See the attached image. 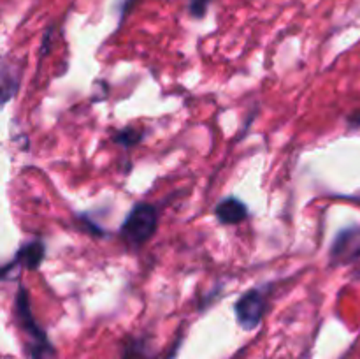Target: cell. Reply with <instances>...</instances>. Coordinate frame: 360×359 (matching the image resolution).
<instances>
[{"label": "cell", "mask_w": 360, "mask_h": 359, "mask_svg": "<svg viewBox=\"0 0 360 359\" xmlns=\"http://www.w3.org/2000/svg\"><path fill=\"white\" fill-rule=\"evenodd\" d=\"M14 313H16V319L20 322V326L23 327L27 336H30L32 340L30 347H28L30 359H55V348L49 344L44 329L35 320L34 313H32L30 296H28V291L25 289V285L21 284L18 287L16 299H14Z\"/></svg>", "instance_id": "6da1fadb"}, {"label": "cell", "mask_w": 360, "mask_h": 359, "mask_svg": "<svg viewBox=\"0 0 360 359\" xmlns=\"http://www.w3.org/2000/svg\"><path fill=\"white\" fill-rule=\"evenodd\" d=\"M158 227V210L150 203H137L127 215L120 236L130 248H141L155 236Z\"/></svg>", "instance_id": "7a4b0ae2"}, {"label": "cell", "mask_w": 360, "mask_h": 359, "mask_svg": "<svg viewBox=\"0 0 360 359\" xmlns=\"http://www.w3.org/2000/svg\"><path fill=\"white\" fill-rule=\"evenodd\" d=\"M267 310V296L262 289H250L236 301L234 312L238 324L246 331H252L262 322Z\"/></svg>", "instance_id": "3957f363"}, {"label": "cell", "mask_w": 360, "mask_h": 359, "mask_svg": "<svg viewBox=\"0 0 360 359\" xmlns=\"http://www.w3.org/2000/svg\"><path fill=\"white\" fill-rule=\"evenodd\" d=\"M357 259H360V227L354 225L336 234L330 245V263L345 266Z\"/></svg>", "instance_id": "277c9868"}, {"label": "cell", "mask_w": 360, "mask_h": 359, "mask_svg": "<svg viewBox=\"0 0 360 359\" xmlns=\"http://www.w3.org/2000/svg\"><path fill=\"white\" fill-rule=\"evenodd\" d=\"M46 257V245L42 239H32V241L25 243V245L20 246V250L16 252L13 260L4 266L2 270V278L6 280V277L9 275L11 270L14 267H27V270H37L42 264Z\"/></svg>", "instance_id": "5b68a950"}, {"label": "cell", "mask_w": 360, "mask_h": 359, "mask_svg": "<svg viewBox=\"0 0 360 359\" xmlns=\"http://www.w3.org/2000/svg\"><path fill=\"white\" fill-rule=\"evenodd\" d=\"M214 217H217L221 224L234 225L245 222L246 218L250 217V211L248 206H246L241 199L231 196L225 197V199H221L220 203L217 204V208H214Z\"/></svg>", "instance_id": "8992f818"}, {"label": "cell", "mask_w": 360, "mask_h": 359, "mask_svg": "<svg viewBox=\"0 0 360 359\" xmlns=\"http://www.w3.org/2000/svg\"><path fill=\"white\" fill-rule=\"evenodd\" d=\"M143 136H144L143 129L132 125V127H125V129L118 130V132L112 136V141L123 148H134L137 143L143 141Z\"/></svg>", "instance_id": "52a82bcc"}, {"label": "cell", "mask_w": 360, "mask_h": 359, "mask_svg": "<svg viewBox=\"0 0 360 359\" xmlns=\"http://www.w3.org/2000/svg\"><path fill=\"white\" fill-rule=\"evenodd\" d=\"M18 87H20V77L14 76V73L11 74V67L4 62L2 67V94H4V102L9 101L13 95H16Z\"/></svg>", "instance_id": "ba28073f"}, {"label": "cell", "mask_w": 360, "mask_h": 359, "mask_svg": "<svg viewBox=\"0 0 360 359\" xmlns=\"http://www.w3.org/2000/svg\"><path fill=\"white\" fill-rule=\"evenodd\" d=\"M210 4L211 0H190V14H192L193 18H202L204 14H206Z\"/></svg>", "instance_id": "9c48e42d"}]
</instances>
